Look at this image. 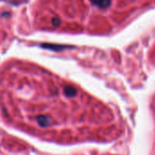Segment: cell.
<instances>
[{
    "instance_id": "cell-1",
    "label": "cell",
    "mask_w": 155,
    "mask_h": 155,
    "mask_svg": "<svg viewBox=\"0 0 155 155\" xmlns=\"http://www.w3.org/2000/svg\"><path fill=\"white\" fill-rule=\"evenodd\" d=\"M36 121H37L38 124L40 126H42V127H46L51 123L50 117H48L46 115H40V116H38L37 119H36Z\"/></svg>"
},
{
    "instance_id": "cell-2",
    "label": "cell",
    "mask_w": 155,
    "mask_h": 155,
    "mask_svg": "<svg viewBox=\"0 0 155 155\" xmlns=\"http://www.w3.org/2000/svg\"><path fill=\"white\" fill-rule=\"evenodd\" d=\"M64 93L66 94L67 96L72 97V96H74L76 94V90L72 86H66L64 88Z\"/></svg>"
}]
</instances>
